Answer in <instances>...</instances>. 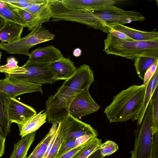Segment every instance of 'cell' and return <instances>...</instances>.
I'll return each instance as SVG.
<instances>
[{"label": "cell", "instance_id": "obj_20", "mask_svg": "<svg viewBox=\"0 0 158 158\" xmlns=\"http://www.w3.org/2000/svg\"><path fill=\"white\" fill-rule=\"evenodd\" d=\"M10 98L0 91V134L6 137L10 132L11 124L8 117V109Z\"/></svg>", "mask_w": 158, "mask_h": 158}, {"label": "cell", "instance_id": "obj_33", "mask_svg": "<svg viewBox=\"0 0 158 158\" xmlns=\"http://www.w3.org/2000/svg\"><path fill=\"white\" fill-rule=\"evenodd\" d=\"M7 63L3 65H0V72L5 73L6 72L14 69L19 66L18 61L13 57H8L7 59Z\"/></svg>", "mask_w": 158, "mask_h": 158}, {"label": "cell", "instance_id": "obj_13", "mask_svg": "<svg viewBox=\"0 0 158 158\" xmlns=\"http://www.w3.org/2000/svg\"><path fill=\"white\" fill-rule=\"evenodd\" d=\"M65 5L73 8L101 11L118 10L112 0H60Z\"/></svg>", "mask_w": 158, "mask_h": 158}, {"label": "cell", "instance_id": "obj_32", "mask_svg": "<svg viewBox=\"0 0 158 158\" xmlns=\"http://www.w3.org/2000/svg\"><path fill=\"white\" fill-rule=\"evenodd\" d=\"M56 137L46 158H55L62 143V139L59 132L58 129Z\"/></svg>", "mask_w": 158, "mask_h": 158}, {"label": "cell", "instance_id": "obj_31", "mask_svg": "<svg viewBox=\"0 0 158 158\" xmlns=\"http://www.w3.org/2000/svg\"><path fill=\"white\" fill-rule=\"evenodd\" d=\"M16 7L21 9L26 8L30 5L35 4H39L45 2L46 0H3Z\"/></svg>", "mask_w": 158, "mask_h": 158}, {"label": "cell", "instance_id": "obj_7", "mask_svg": "<svg viewBox=\"0 0 158 158\" xmlns=\"http://www.w3.org/2000/svg\"><path fill=\"white\" fill-rule=\"evenodd\" d=\"M55 35L42 26L35 27L31 32L20 40L11 43L1 42L0 48L12 54L29 56L30 48L39 44L53 40Z\"/></svg>", "mask_w": 158, "mask_h": 158}, {"label": "cell", "instance_id": "obj_10", "mask_svg": "<svg viewBox=\"0 0 158 158\" xmlns=\"http://www.w3.org/2000/svg\"><path fill=\"white\" fill-rule=\"evenodd\" d=\"M42 86V84L29 83L8 76H6L4 79H0V91L15 98L26 93L40 92L43 94Z\"/></svg>", "mask_w": 158, "mask_h": 158}, {"label": "cell", "instance_id": "obj_18", "mask_svg": "<svg viewBox=\"0 0 158 158\" xmlns=\"http://www.w3.org/2000/svg\"><path fill=\"white\" fill-rule=\"evenodd\" d=\"M24 27L14 22L6 20L0 30V40L2 42L11 43L21 38Z\"/></svg>", "mask_w": 158, "mask_h": 158}, {"label": "cell", "instance_id": "obj_22", "mask_svg": "<svg viewBox=\"0 0 158 158\" xmlns=\"http://www.w3.org/2000/svg\"><path fill=\"white\" fill-rule=\"evenodd\" d=\"M52 125L48 132L38 144L30 155L27 158H43L48 147L55 134L58 123H52Z\"/></svg>", "mask_w": 158, "mask_h": 158}, {"label": "cell", "instance_id": "obj_27", "mask_svg": "<svg viewBox=\"0 0 158 158\" xmlns=\"http://www.w3.org/2000/svg\"><path fill=\"white\" fill-rule=\"evenodd\" d=\"M14 11L24 27H27L29 31H32L35 27L34 19L29 13L22 9L15 6Z\"/></svg>", "mask_w": 158, "mask_h": 158}, {"label": "cell", "instance_id": "obj_23", "mask_svg": "<svg viewBox=\"0 0 158 158\" xmlns=\"http://www.w3.org/2000/svg\"><path fill=\"white\" fill-rule=\"evenodd\" d=\"M102 140L94 137L88 140L85 146L72 158H87L93 152L100 149Z\"/></svg>", "mask_w": 158, "mask_h": 158}, {"label": "cell", "instance_id": "obj_15", "mask_svg": "<svg viewBox=\"0 0 158 158\" xmlns=\"http://www.w3.org/2000/svg\"><path fill=\"white\" fill-rule=\"evenodd\" d=\"M106 26L108 30L111 29L121 32L133 40L146 41L158 39V32L154 30L144 31L115 23L106 22Z\"/></svg>", "mask_w": 158, "mask_h": 158}, {"label": "cell", "instance_id": "obj_6", "mask_svg": "<svg viewBox=\"0 0 158 158\" xmlns=\"http://www.w3.org/2000/svg\"><path fill=\"white\" fill-rule=\"evenodd\" d=\"M49 64L27 61L22 66L4 73L5 76L32 83L53 84L56 81L48 66Z\"/></svg>", "mask_w": 158, "mask_h": 158}, {"label": "cell", "instance_id": "obj_8", "mask_svg": "<svg viewBox=\"0 0 158 158\" xmlns=\"http://www.w3.org/2000/svg\"><path fill=\"white\" fill-rule=\"evenodd\" d=\"M58 124L57 128L62 142L81 136L92 135L97 137L98 135L96 130L90 125L74 117L69 113Z\"/></svg>", "mask_w": 158, "mask_h": 158}, {"label": "cell", "instance_id": "obj_28", "mask_svg": "<svg viewBox=\"0 0 158 158\" xmlns=\"http://www.w3.org/2000/svg\"><path fill=\"white\" fill-rule=\"evenodd\" d=\"M152 108L153 134L158 131V87H156L151 97Z\"/></svg>", "mask_w": 158, "mask_h": 158}, {"label": "cell", "instance_id": "obj_37", "mask_svg": "<svg viewBox=\"0 0 158 158\" xmlns=\"http://www.w3.org/2000/svg\"><path fill=\"white\" fill-rule=\"evenodd\" d=\"M87 142L75 148L61 156L56 158H72L75 154L85 146Z\"/></svg>", "mask_w": 158, "mask_h": 158}, {"label": "cell", "instance_id": "obj_21", "mask_svg": "<svg viewBox=\"0 0 158 158\" xmlns=\"http://www.w3.org/2000/svg\"><path fill=\"white\" fill-rule=\"evenodd\" d=\"M36 131L27 135L14 145V149L9 158H27L28 151L33 142Z\"/></svg>", "mask_w": 158, "mask_h": 158}, {"label": "cell", "instance_id": "obj_4", "mask_svg": "<svg viewBox=\"0 0 158 158\" xmlns=\"http://www.w3.org/2000/svg\"><path fill=\"white\" fill-rule=\"evenodd\" d=\"M52 21H67L85 24L106 32V22L98 18L94 12L85 9L69 6L60 0H48Z\"/></svg>", "mask_w": 158, "mask_h": 158}, {"label": "cell", "instance_id": "obj_5", "mask_svg": "<svg viewBox=\"0 0 158 158\" xmlns=\"http://www.w3.org/2000/svg\"><path fill=\"white\" fill-rule=\"evenodd\" d=\"M134 147L131 158H152L153 143L152 108L150 101L142 121L135 131Z\"/></svg>", "mask_w": 158, "mask_h": 158}, {"label": "cell", "instance_id": "obj_34", "mask_svg": "<svg viewBox=\"0 0 158 158\" xmlns=\"http://www.w3.org/2000/svg\"><path fill=\"white\" fill-rule=\"evenodd\" d=\"M158 60L155 62L146 71L144 76L143 85L147 84L158 69Z\"/></svg>", "mask_w": 158, "mask_h": 158}, {"label": "cell", "instance_id": "obj_12", "mask_svg": "<svg viewBox=\"0 0 158 158\" xmlns=\"http://www.w3.org/2000/svg\"><path fill=\"white\" fill-rule=\"evenodd\" d=\"M37 114L31 106L24 104L16 98H10L8 109V117L11 124H22L29 118Z\"/></svg>", "mask_w": 158, "mask_h": 158}, {"label": "cell", "instance_id": "obj_9", "mask_svg": "<svg viewBox=\"0 0 158 158\" xmlns=\"http://www.w3.org/2000/svg\"><path fill=\"white\" fill-rule=\"evenodd\" d=\"M100 106L91 97L89 89H84L78 93L71 102L69 113L78 119L98 111Z\"/></svg>", "mask_w": 158, "mask_h": 158}, {"label": "cell", "instance_id": "obj_25", "mask_svg": "<svg viewBox=\"0 0 158 158\" xmlns=\"http://www.w3.org/2000/svg\"><path fill=\"white\" fill-rule=\"evenodd\" d=\"M158 59L146 57L139 56L135 59L134 66L139 78L143 80L144 74L148 69Z\"/></svg>", "mask_w": 158, "mask_h": 158}, {"label": "cell", "instance_id": "obj_3", "mask_svg": "<svg viewBox=\"0 0 158 158\" xmlns=\"http://www.w3.org/2000/svg\"><path fill=\"white\" fill-rule=\"evenodd\" d=\"M104 51L111 54L135 59L139 56L158 59V39L150 40H122L107 34Z\"/></svg>", "mask_w": 158, "mask_h": 158}, {"label": "cell", "instance_id": "obj_29", "mask_svg": "<svg viewBox=\"0 0 158 158\" xmlns=\"http://www.w3.org/2000/svg\"><path fill=\"white\" fill-rule=\"evenodd\" d=\"M151 96V88L150 80L147 87L143 106L137 120L138 126L140 124L142 121Z\"/></svg>", "mask_w": 158, "mask_h": 158}, {"label": "cell", "instance_id": "obj_39", "mask_svg": "<svg viewBox=\"0 0 158 158\" xmlns=\"http://www.w3.org/2000/svg\"><path fill=\"white\" fill-rule=\"evenodd\" d=\"M6 138V137L0 134V158L2 156L5 152Z\"/></svg>", "mask_w": 158, "mask_h": 158}, {"label": "cell", "instance_id": "obj_42", "mask_svg": "<svg viewBox=\"0 0 158 158\" xmlns=\"http://www.w3.org/2000/svg\"><path fill=\"white\" fill-rule=\"evenodd\" d=\"M5 21V20L0 16V30L4 26Z\"/></svg>", "mask_w": 158, "mask_h": 158}, {"label": "cell", "instance_id": "obj_1", "mask_svg": "<svg viewBox=\"0 0 158 158\" xmlns=\"http://www.w3.org/2000/svg\"><path fill=\"white\" fill-rule=\"evenodd\" d=\"M94 81V73L90 66L83 64L77 68L70 78L65 80L54 95L46 101V111L49 123H58L67 115L70 104L81 90L89 89Z\"/></svg>", "mask_w": 158, "mask_h": 158}, {"label": "cell", "instance_id": "obj_35", "mask_svg": "<svg viewBox=\"0 0 158 158\" xmlns=\"http://www.w3.org/2000/svg\"><path fill=\"white\" fill-rule=\"evenodd\" d=\"M107 33L119 39L124 40H133L125 34L113 29H110Z\"/></svg>", "mask_w": 158, "mask_h": 158}, {"label": "cell", "instance_id": "obj_43", "mask_svg": "<svg viewBox=\"0 0 158 158\" xmlns=\"http://www.w3.org/2000/svg\"><path fill=\"white\" fill-rule=\"evenodd\" d=\"M2 52L1 51V50H0V64H1V56H2Z\"/></svg>", "mask_w": 158, "mask_h": 158}, {"label": "cell", "instance_id": "obj_2", "mask_svg": "<svg viewBox=\"0 0 158 158\" xmlns=\"http://www.w3.org/2000/svg\"><path fill=\"white\" fill-rule=\"evenodd\" d=\"M148 83L144 85H131L114 97L112 102L104 111L110 122L137 120Z\"/></svg>", "mask_w": 158, "mask_h": 158}, {"label": "cell", "instance_id": "obj_11", "mask_svg": "<svg viewBox=\"0 0 158 158\" xmlns=\"http://www.w3.org/2000/svg\"><path fill=\"white\" fill-rule=\"evenodd\" d=\"M94 13L97 17L102 21L122 25L131 23L133 21L143 22L145 19L140 13L133 10H126L119 8L115 10Z\"/></svg>", "mask_w": 158, "mask_h": 158}, {"label": "cell", "instance_id": "obj_17", "mask_svg": "<svg viewBox=\"0 0 158 158\" xmlns=\"http://www.w3.org/2000/svg\"><path fill=\"white\" fill-rule=\"evenodd\" d=\"M22 9L32 15L34 21L35 27L42 26L43 23L49 22L52 18L48 0L42 3L32 4L27 8Z\"/></svg>", "mask_w": 158, "mask_h": 158}, {"label": "cell", "instance_id": "obj_14", "mask_svg": "<svg viewBox=\"0 0 158 158\" xmlns=\"http://www.w3.org/2000/svg\"><path fill=\"white\" fill-rule=\"evenodd\" d=\"M63 56L61 51L53 45L40 47L33 50L27 61L50 64Z\"/></svg>", "mask_w": 158, "mask_h": 158}, {"label": "cell", "instance_id": "obj_40", "mask_svg": "<svg viewBox=\"0 0 158 158\" xmlns=\"http://www.w3.org/2000/svg\"><path fill=\"white\" fill-rule=\"evenodd\" d=\"M103 157L101 153L100 148L93 152L87 158H103Z\"/></svg>", "mask_w": 158, "mask_h": 158}, {"label": "cell", "instance_id": "obj_36", "mask_svg": "<svg viewBox=\"0 0 158 158\" xmlns=\"http://www.w3.org/2000/svg\"><path fill=\"white\" fill-rule=\"evenodd\" d=\"M152 158H158V131L153 134Z\"/></svg>", "mask_w": 158, "mask_h": 158}, {"label": "cell", "instance_id": "obj_41", "mask_svg": "<svg viewBox=\"0 0 158 158\" xmlns=\"http://www.w3.org/2000/svg\"><path fill=\"white\" fill-rule=\"evenodd\" d=\"M82 51L79 48H75L73 51V54L75 57H78L81 56Z\"/></svg>", "mask_w": 158, "mask_h": 158}, {"label": "cell", "instance_id": "obj_30", "mask_svg": "<svg viewBox=\"0 0 158 158\" xmlns=\"http://www.w3.org/2000/svg\"><path fill=\"white\" fill-rule=\"evenodd\" d=\"M118 149V146L115 142L111 140H107L104 143H102L100 150L101 154L104 157L113 154Z\"/></svg>", "mask_w": 158, "mask_h": 158}, {"label": "cell", "instance_id": "obj_26", "mask_svg": "<svg viewBox=\"0 0 158 158\" xmlns=\"http://www.w3.org/2000/svg\"><path fill=\"white\" fill-rule=\"evenodd\" d=\"M14 6L10 4L0 0V16L5 20L11 21L22 25L14 11Z\"/></svg>", "mask_w": 158, "mask_h": 158}, {"label": "cell", "instance_id": "obj_16", "mask_svg": "<svg viewBox=\"0 0 158 158\" xmlns=\"http://www.w3.org/2000/svg\"><path fill=\"white\" fill-rule=\"evenodd\" d=\"M48 66L53 73L56 81L65 80L69 78L73 75L77 69L70 58L64 56L50 63Z\"/></svg>", "mask_w": 158, "mask_h": 158}, {"label": "cell", "instance_id": "obj_19", "mask_svg": "<svg viewBox=\"0 0 158 158\" xmlns=\"http://www.w3.org/2000/svg\"><path fill=\"white\" fill-rule=\"evenodd\" d=\"M47 118L46 111L42 110L22 124L18 125L19 135L21 137L36 131L46 122Z\"/></svg>", "mask_w": 158, "mask_h": 158}, {"label": "cell", "instance_id": "obj_38", "mask_svg": "<svg viewBox=\"0 0 158 158\" xmlns=\"http://www.w3.org/2000/svg\"><path fill=\"white\" fill-rule=\"evenodd\" d=\"M158 70L157 69L150 80L151 88V95H152L156 87L158 86Z\"/></svg>", "mask_w": 158, "mask_h": 158}, {"label": "cell", "instance_id": "obj_24", "mask_svg": "<svg viewBox=\"0 0 158 158\" xmlns=\"http://www.w3.org/2000/svg\"><path fill=\"white\" fill-rule=\"evenodd\" d=\"M94 137H95L92 135L85 136L79 137L76 139L62 142L55 158L61 156L69 151Z\"/></svg>", "mask_w": 158, "mask_h": 158}]
</instances>
